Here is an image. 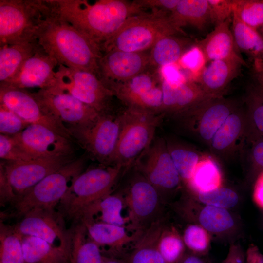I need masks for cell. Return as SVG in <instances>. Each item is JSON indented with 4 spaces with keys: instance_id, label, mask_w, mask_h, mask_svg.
<instances>
[{
    "instance_id": "6da1fadb",
    "label": "cell",
    "mask_w": 263,
    "mask_h": 263,
    "mask_svg": "<svg viewBox=\"0 0 263 263\" xmlns=\"http://www.w3.org/2000/svg\"><path fill=\"white\" fill-rule=\"evenodd\" d=\"M47 16L37 36L40 47L59 65L90 72L99 77L100 46L62 18L56 3Z\"/></svg>"
},
{
    "instance_id": "7a4b0ae2",
    "label": "cell",
    "mask_w": 263,
    "mask_h": 263,
    "mask_svg": "<svg viewBox=\"0 0 263 263\" xmlns=\"http://www.w3.org/2000/svg\"><path fill=\"white\" fill-rule=\"evenodd\" d=\"M61 17L101 48L130 17L142 12L133 1L55 0ZM102 50V49H101Z\"/></svg>"
},
{
    "instance_id": "3957f363",
    "label": "cell",
    "mask_w": 263,
    "mask_h": 263,
    "mask_svg": "<svg viewBox=\"0 0 263 263\" xmlns=\"http://www.w3.org/2000/svg\"><path fill=\"white\" fill-rule=\"evenodd\" d=\"M185 35L173 22L170 12L163 10L143 11L128 18L119 29L101 46L103 53L111 50L144 52L162 37Z\"/></svg>"
},
{
    "instance_id": "277c9868",
    "label": "cell",
    "mask_w": 263,
    "mask_h": 263,
    "mask_svg": "<svg viewBox=\"0 0 263 263\" xmlns=\"http://www.w3.org/2000/svg\"><path fill=\"white\" fill-rule=\"evenodd\" d=\"M53 0H0V46L37 41Z\"/></svg>"
},
{
    "instance_id": "5b68a950",
    "label": "cell",
    "mask_w": 263,
    "mask_h": 263,
    "mask_svg": "<svg viewBox=\"0 0 263 263\" xmlns=\"http://www.w3.org/2000/svg\"><path fill=\"white\" fill-rule=\"evenodd\" d=\"M160 114L130 107L120 114V131L111 165L124 168L135 164L153 141Z\"/></svg>"
},
{
    "instance_id": "8992f818",
    "label": "cell",
    "mask_w": 263,
    "mask_h": 263,
    "mask_svg": "<svg viewBox=\"0 0 263 263\" xmlns=\"http://www.w3.org/2000/svg\"><path fill=\"white\" fill-rule=\"evenodd\" d=\"M123 168L109 165L88 169L78 175L59 204L63 216L78 221L89 205L111 192Z\"/></svg>"
},
{
    "instance_id": "52a82bcc",
    "label": "cell",
    "mask_w": 263,
    "mask_h": 263,
    "mask_svg": "<svg viewBox=\"0 0 263 263\" xmlns=\"http://www.w3.org/2000/svg\"><path fill=\"white\" fill-rule=\"evenodd\" d=\"M84 164L83 158L73 160L47 175L17 198L13 204L15 215L22 217L34 210H55L76 177L82 172Z\"/></svg>"
},
{
    "instance_id": "ba28073f",
    "label": "cell",
    "mask_w": 263,
    "mask_h": 263,
    "mask_svg": "<svg viewBox=\"0 0 263 263\" xmlns=\"http://www.w3.org/2000/svg\"><path fill=\"white\" fill-rule=\"evenodd\" d=\"M136 171L119 194L129 209L131 226L141 234L160 222L164 202L158 190Z\"/></svg>"
},
{
    "instance_id": "9c48e42d",
    "label": "cell",
    "mask_w": 263,
    "mask_h": 263,
    "mask_svg": "<svg viewBox=\"0 0 263 263\" xmlns=\"http://www.w3.org/2000/svg\"><path fill=\"white\" fill-rule=\"evenodd\" d=\"M53 87L69 93L100 114L108 113L111 100L114 96L93 73L61 65L57 68Z\"/></svg>"
},
{
    "instance_id": "30bf717a",
    "label": "cell",
    "mask_w": 263,
    "mask_h": 263,
    "mask_svg": "<svg viewBox=\"0 0 263 263\" xmlns=\"http://www.w3.org/2000/svg\"><path fill=\"white\" fill-rule=\"evenodd\" d=\"M32 94L55 118L71 125L70 131L90 126L101 114L69 93L55 87L38 89Z\"/></svg>"
},
{
    "instance_id": "8fae6325",
    "label": "cell",
    "mask_w": 263,
    "mask_h": 263,
    "mask_svg": "<svg viewBox=\"0 0 263 263\" xmlns=\"http://www.w3.org/2000/svg\"><path fill=\"white\" fill-rule=\"evenodd\" d=\"M135 164L136 170L158 190L164 202L165 194L180 184L181 178L161 138L154 139Z\"/></svg>"
},
{
    "instance_id": "7c38bea8",
    "label": "cell",
    "mask_w": 263,
    "mask_h": 263,
    "mask_svg": "<svg viewBox=\"0 0 263 263\" xmlns=\"http://www.w3.org/2000/svg\"><path fill=\"white\" fill-rule=\"evenodd\" d=\"M121 128L120 114H101L90 126L71 131L86 150L105 166L112 165Z\"/></svg>"
},
{
    "instance_id": "4fadbf2b",
    "label": "cell",
    "mask_w": 263,
    "mask_h": 263,
    "mask_svg": "<svg viewBox=\"0 0 263 263\" xmlns=\"http://www.w3.org/2000/svg\"><path fill=\"white\" fill-rule=\"evenodd\" d=\"M0 105L15 113L29 124L44 126L70 140L72 139L69 128L44 109L32 93L0 85Z\"/></svg>"
},
{
    "instance_id": "5bb4252c",
    "label": "cell",
    "mask_w": 263,
    "mask_h": 263,
    "mask_svg": "<svg viewBox=\"0 0 263 263\" xmlns=\"http://www.w3.org/2000/svg\"><path fill=\"white\" fill-rule=\"evenodd\" d=\"M159 76L146 71L126 81L111 84L107 88L128 107L161 114L163 92L161 76Z\"/></svg>"
},
{
    "instance_id": "9a60e30c",
    "label": "cell",
    "mask_w": 263,
    "mask_h": 263,
    "mask_svg": "<svg viewBox=\"0 0 263 263\" xmlns=\"http://www.w3.org/2000/svg\"><path fill=\"white\" fill-rule=\"evenodd\" d=\"M72 160V157L68 156L40 158L21 162L5 161L0 163V173L4 176L17 198L47 175Z\"/></svg>"
},
{
    "instance_id": "2e32d148",
    "label": "cell",
    "mask_w": 263,
    "mask_h": 263,
    "mask_svg": "<svg viewBox=\"0 0 263 263\" xmlns=\"http://www.w3.org/2000/svg\"><path fill=\"white\" fill-rule=\"evenodd\" d=\"M25 152L36 158L71 156V140L39 124H29L13 135Z\"/></svg>"
},
{
    "instance_id": "e0dca14e",
    "label": "cell",
    "mask_w": 263,
    "mask_h": 263,
    "mask_svg": "<svg viewBox=\"0 0 263 263\" xmlns=\"http://www.w3.org/2000/svg\"><path fill=\"white\" fill-rule=\"evenodd\" d=\"M21 218L13 227L17 233L39 238L53 245L71 248V231L65 229L60 213L36 210Z\"/></svg>"
},
{
    "instance_id": "ac0fdd59",
    "label": "cell",
    "mask_w": 263,
    "mask_h": 263,
    "mask_svg": "<svg viewBox=\"0 0 263 263\" xmlns=\"http://www.w3.org/2000/svg\"><path fill=\"white\" fill-rule=\"evenodd\" d=\"M150 66L149 54L111 50L103 53L99 59V78L107 87L130 80Z\"/></svg>"
},
{
    "instance_id": "d6986e66",
    "label": "cell",
    "mask_w": 263,
    "mask_h": 263,
    "mask_svg": "<svg viewBox=\"0 0 263 263\" xmlns=\"http://www.w3.org/2000/svg\"><path fill=\"white\" fill-rule=\"evenodd\" d=\"M58 63L40 47L23 64L16 75L9 81L0 83L26 90L53 87L56 81Z\"/></svg>"
},
{
    "instance_id": "ffe728a7",
    "label": "cell",
    "mask_w": 263,
    "mask_h": 263,
    "mask_svg": "<svg viewBox=\"0 0 263 263\" xmlns=\"http://www.w3.org/2000/svg\"><path fill=\"white\" fill-rule=\"evenodd\" d=\"M163 105L161 113H181L207 98H210L201 88L191 81L172 83L162 75Z\"/></svg>"
},
{
    "instance_id": "44dd1931",
    "label": "cell",
    "mask_w": 263,
    "mask_h": 263,
    "mask_svg": "<svg viewBox=\"0 0 263 263\" xmlns=\"http://www.w3.org/2000/svg\"><path fill=\"white\" fill-rule=\"evenodd\" d=\"M243 65L246 63L240 56L211 61L199 74L202 89L209 97L219 93L237 76Z\"/></svg>"
},
{
    "instance_id": "7402d4cb",
    "label": "cell",
    "mask_w": 263,
    "mask_h": 263,
    "mask_svg": "<svg viewBox=\"0 0 263 263\" xmlns=\"http://www.w3.org/2000/svg\"><path fill=\"white\" fill-rule=\"evenodd\" d=\"M230 19L215 26L205 38L195 46L202 54L205 61H213L239 56L232 31Z\"/></svg>"
},
{
    "instance_id": "603a6c76",
    "label": "cell",
    "mask_w": 263,
    "mask_h": 263,
    "mask_svg": "<svg viewBox=\"0 0 263 263\" xmlns=\"http://www.w3.org/2000/svg\"><path fill=\"white\" fill-rule=\"evenodd\" d=\"M20 237L24 263H67L70 262L71 248L53 245L33 236L20 235Z\"/></svg>"
},
{
    "instance_id": "cb8c5ba5",
    "label": "cell",
    "mask_w": 263,
    "mask_h": 263,
    "mask_svg": "<svg viewBox=\"0 0 263 263\" xmlns=\"http://www.w3.org/2000/svg\"><path fill=\"white\" fill-rule=\"evenodd\" d=\"M110 194L87 207L82 212L78 221L91 220L89 221L123 226L126 222L122 215L123 199L119 193Z\"/></svg>"
},
{
    "instance_id": "d4e9b609",
    "label": "cell",
    "mask_w": 263,
    "mask_h": 263,
    "mask_svg": "<svg viewBox=\"0 0 263 263\" xmlns=\"http://www.w3.org/2000/svg\"><path fill=\"white\" fill-rule=\"evenodd\" d=\"M189 39L176 35L166 36L159 39L151 48L149 53L150 65L164 67L180 60L183 56L195 45Z\"/></svg>"
},
{
    "instance_id": "484cf974",
    "label": "cell",
    "mask_w": 263,
    "mask_h": 263,
    "mask_svg": "<svg viewBox=\"0 0 263 263\" xmlns=\"http://www.w3.org/2000/svg\"><path fill=\"white\" fill-rule=\"evenodd\" d=\"M39 47L38 41L0 46V83L11 80Z\"/></svg>"
},
{
    "instance_id": "4316f807",
    "label": "cell",
    "mask_w": 263,
    "mask_h": 263,
    "mask_svg": "<svg viewBox=\"0 0 263 263\" xmlns=\"http://www.w3.org/2000/svg\"><path fill=\"white\" fill-rule=\"evenodd\" d=\"M170 16L174 23L180 29L190 25L202 30L211 22L207 0H179Z\"/></svg>"
},
{
    "instance_id": "83f0119b",
    "label": "cell",
    "mask_w": 263,
    "mask_h": 263,
    "mask_svg": "<svg viewBox=\"0 0 263 263\" xmlns=\"http://www.w3.org/2000/svg\"><path fill=\"white\" fill-rule=\"evenodd\" d=\"M71 263H101L100 246L89 235L85 225L76 222L71 230Z\"/></svg>"
},
{
    "instance_id": "f1b7e54d",
    "label": "cell",
    "mask_w": 263,
    "mask_h": 263,
    "mask_svg": "<svg viewBox=\"0 0 263 263\" xmlns=\"http://www.w3.org/2000/svg\"><path fill=\"white\" fill-rule=\"evenodd\" d=\"M86 226L90 238L99 246H107L118 249L133 240L138 234L130 236L123 226L103 222L89 221H79Z\"/></svg>"
},
{
    "instance_id": "f546056e",
    "label": "cell",
    "mask_w": 263,
    "mask_h": 263,
    "mask_svg": "<svg viewBox=\"0 0 263 263\" xmlns=\"http://www.w3.org/2000/svg\"><path fill=\"white\" fill-rule=\"evenodd\" d=\"M160 222L152 225L139 237L127 263H166L158 249V242L162 231Z\"/></svg>"
},
{
    "instance_id": "4dcf8cb0",
    "label": "cell",
    "mask_w": 263,
    "mask_h": 263,
    "mask_svg": "<svg viewBox=\"0 0 263 263\" xmlns=\"http://www.w3.org/2000/svg\"><path fill=\"white\" fill-rule=\"evenodd\" d=\"M231 31L238 50L252 60H263V39L260 33L242 22L233 12Z\"/></svg>"
},
{
    "instance_id": "1f68e13d",
    "label": "cell",
    "mask_w": 263,
    "mask_h": 263,
    "mask_svg": "<svg viewBox=\"0 0 263 263\" xmlns=\"http://www.w3.org/2000/svg\"><path fill=\"white\" fill-rule=\"evenodd\" d=\"M199 125V133L205 140H211L230 114L231 107L226 102L207 101Z\"/></svg>"
},
{
    "instance_id": "d6a6232c",
    "label": "cell",
    "mask_w": 263,
    "mask_h": 263,
    "mask_svg": "<svg viewBox=\"0 0 263 263\" xmlns=\"http://www.w3.org/2000/svg\"><path fill=\"white\" fill-rule=\"evenodd\" d=\"M198 220L199 225L209 233H220L231 228L233 218L226 208L205 205L200 210Z\"/></svg>"
},
{
    "instance_id": "836d02e7",
    "label": "cell",
    "mask_w": 263,
    "mask_h": 263,
    "mask_svg": "<svg viewBox=\"0 0 263 263\" xmlns=\"http://www.w3.org/2000/svg\"><path fill=\"white\" fill-rule=\"evenodd\" d=\"M0 263H24L20 235L0 222Z\"/></svg>"
},
{
    "instance_id": "e575fe53",
    "label": "cell",
    "mask_w": 263,
    "mask_h": 263,
    "mask_svg": "<svg viewBox=\"0 0 263 263\" xmlns=\"http://www.w3.org/2000/svg\"><path fill=\"white\" fill-rule=\"evenodd\" d=\"M188 183L197 193L207 192L220 188L221 176L217 166L206 160L198 162Z\"/></svg>"
},
{
    "instance_id": "d590c367",
    "label": "cell",
    "mask_w": 263,
    "mask_h": 263,
    "mask_svg": "<svg viewBox=\"0 0 263 263\" xmlns=\"http://www.w3.org/2000/svg\"><path fill=\"white\" fill-rule=\"evenodd\" d=\"M158 249L166 263H178L185 255L183 239L174 229H162Z\"/></svg>"
},
{
    "instance_id": "8d00e7d4",
    "label": "cell",
    "mask_w": 263,
    "mask_h": 263,
    "mask_svg": "<svg viewBox=\"0 0 263 263\" xmlns=\"http://www.w3.org/2000/svg\"><path fill=\"white\" fill-rule=\"evenodd\" d=\"M248 26L258 30L263 26V0H233V11Z\"/></svg>"
},
{
    "instance_id": "74e56055",
    "label": "cell",
    "mask_w": 263,
    "mask_h": 263,
    "mask_svg": "<svg viewBox=\"0 0 263 263\" xmlns=\"http://www.w3.org/2000/svg\"><path fill=\"white\" fill-rule=\"evenodd\" d=\"M183 240L185 245L195 255L204 256L209 249V232L200 225L188 226L184 230Z\"/></svg>"
},
{
    "instance_id": "f35d334b",
    "label": "cell",
    "mask_w": 263,
    "mask_h": 263,
    "mask_svg": "<svg viewBox=\"0 0 263 263\" xmlns=\"http://www.w3.org/2000/svg\"><path fill=\"white\" fill-rule=\"evenodd\" d=\"M242 127L240 117L230 114L211 139L214 148L221 150L229 146L237 138Z\"/></svg>"
},
{
    "instance_id": "ab89813d",
    "label": "cell",
    "mask_w": 263,
    "mask_h": 263,
    "mask_svg": "<svg viewBox=\"0 0 263 263\" xmlns=\"http://www.w3.org/2000/svg\"><path fill=\"white\" fill-rule=\"evenodd\" d=\"M168 149L181 179L189 182L198 163L197 153L183 148Z\"/></svg>"
},
{
    "instance_id": "60d3db41",
    "label": "cell",
    "mask_w": 263,
    "mask_h": 263,
    "mask_svg": "<svg viewBox=\"0 0 263 263\" xmlns=\"http://www.w3.org/2000/svg\"><path fill=\"white\" fill-rule=\"evenodd\" d=\"M199 200L205 205L229 208L235 206L239 201L237 194L226 188H219L204 192H198Z\"/></svg>"
},
{
    "instance_id": "b9f144b4",
    "label": "cell",
    "mask_w": 263,
    "mask_h": 263,
    "mask_svg": "<svg viewBox=\"0 0 263 263\" xmlns=\"http://www.w3.org/2000/svg\"><path fill=\"white\" fill-rule=\"evenodd\" d=\"M0 157L8 162L27 161L37 159L19 146L13 136L0 134Z\"/></svg>"
},
{
    "instance_id": "7bdbcfd3",
    "label": "cell",
    "mask_w": 263,
    "mask_h": 263,
    "mask_svg": "<svg viewBox=\"0 0 263 263\" xmlns=\"http://www.w3.org/2000/svg\"><path fill=\"white\" fill-rule=\"evenodd\" d=\"M29 125L15 113L0 105V134L15 135L21 132Z\"/></svg>"
},
{
    "instance_id": "ee69618b",
    "label": "cell",
    "mask_w": 263,
    "mask_h": 263,
    "mask_svg": "<svg viewBox=\"0 0 263 263\" xmlns=\"http://www.w3.org/2000/svg\"><path fill=\"white\" fill-rule=\"evenodd\" d=\"M248 98L253 124L263 135V91L255 83L250 87Z\"/></svg>"
},
{
    "instance_id": "f6af8a7d",
    "label": "cell",
    "mask_w": 263,
    "mask_h": 263,
    "mask_svg": "<svg viewBox=\"0 0 263 263\" xmlns=\"http://www.w3.org/2000/svg\"><path fill=\"white\" fill-rule=\"evenodd\" d=\"M211 22L216 26L230 19L233 11V0H207Z\"/></svg>"
},
{
    "instance_id": "bcb514c9",
    "label": "cell",
    "mask_w": 263,
    "mask_h": 263,
    "mask_svg": "<svg viewBox=\"0 0 263 263\" xmlns=\"http://www.w3.org/2000/svg\"><path fill=\"white\" fill-rule=\"evenodd\" d=\"M133 1L141 9L150 8L152 10H163L171 13L176 7L179 0H134Z\"/></svg>"
},
{
    "instance_id": "7dc6e473",
    "label": "cell",
    "mask_w": 263,
    "mask_h": 263,
    "mask_svg": "<svg viewBox=\"0 0 263 263\" xmlns=\"http://www.w3.org/2000/svg\"><path fill=\"white\" fill-rule=\"evenodd\" d=\"M181 60L185 67L192 70L200 68L205 61L202 54L195 45L183 56Z\"/></svg>"
},
{
    "instance_id": "c3c4849f",
    "label": "cell",
    "mask_w": 263,
    "mask_h": 263,
    "mask_svg": "<svg viewBox=\"0 0 263 263\" xmlns=\"http://www.w3.org/2000/svg\"><path fill=\"white\" fill-rule=\"evenodd\" d=\"M245 253L239 244L230 245L225 258L221 263H245Z\"/></svg>"
},
{
    "instance_id": "681fc988",
    "label": "cell",
    "mask_w": 263,
    "mask_h": 263,
    "mask_svg": "<svg viewBox=\"0 0 263 263\" xmlns=\"http://www.w3.org/2000/svg\"><path fill=\"white\" fill-rule=\"evenodd\" d=\"M252 61L251 74L255 84L263 91V60Z\"/></svg>"
},
{
    "instance_id": "f907efd6",
    "label": "cell",
    "mask_w": 263,
    "mask_h": 263,
    "mask_svg": "<svg viewBox=\"0 0 263 263\" xmlns=\"http://www.w3.org/2000/svg\"><path fill=\"white\" fill-rule=\"evenodd\" d=\"M245 263H263V254L256 245L252 244L247 248Z\"/></svg>"
},
{
    "instance_id": "816d5d0a",
    "label": "cell",
    "mask_w": 263,
    "mask_h": 263,
    "mask_svg": "<svg viewBox=\"0 0 263 263\" xmlns=\"http://www.w3.org/2000/svg\"><path fill=\"white\" fill-rule=\"evenodd\" d=\"M252 155L256 165L263 170V138L255 143L252 149Z\"/></svg>"
},
{
    "instance_id": "f5cc1de1",
    "label": "cell",
    "mask_w": 263,
    "mask_h": 263,
    "mask_svg": "<svg viewBox=\"0 0 263 263\" xmlns=\"http://www.w3.org/2000/svg\"><path fill=\"white\" fill-rule=\"evenodd\" d=\"M253 200L258 207L263 209V172L260 175L256 182Z\"/></svg>"
},
{
    "instance_id": "db71d44e",
    "label": "cell",
    "mask_w": 263,
    "mask_h": 263,
    "mask_svg": "<svg viewBox=\"0 0 263 263\" xmlns=\"http://www.w3.org/2000/svg\"><path fill=\"white\" fill-rule=\"evenodd\" d=\"M202 256L193 253L185 254L178 263H209Z\"/></svg>"
},
{
    "instance_id": "11a10c76",
    "label": "cell",
    "mask_w": 263,
    "mask_h": 263,
    "mask_svg": "<svg viewBox=\"0 0 263 263\" xmlns=\"http://www.w3.org/2000/svg\"><path fill=\"white\" fill-rule=\"evenodd\" d=\"M101 263H127L126 262H124L122 261L117 260V259H105L103 258V260Z\"/></svg>"
},
{
    "instance_id": "9f6ffc18",
    "label": "cell",
    "mask_w": 263,
    "mask_h": 263,
    "mask_svg": "<svg viewBox=\"0 0 263 263\" xmlns=\"http://www.w3.org/2000/svg\"><path fill=\"white\" fill-rule=\"evenodd\" d=\"M261 33H260V34H261V36H262V38H263V26L261 28Z\"/></svg>"
}]
</instances>
